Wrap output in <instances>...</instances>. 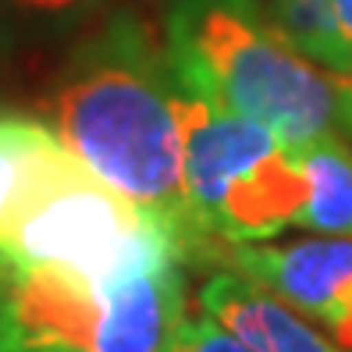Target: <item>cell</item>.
I'll return each mask as SVG.
<instances>
[{"instance_id": "cell-1", "label": "cell", "mask_w": 352, "mask_h": 352, "mask_svg": "<svg viewBox=\"0 0 352 352\" xmlns=\"http://www.w3.org/2000/svg\"><path fill=\"white\" fill-rule=\"evenodd\" d=\"M168 50L135 18L118 14L82 50L47 103L50 129L93 175L135 206L182 228V121Z\"/></svg>"}, {"instance_id": "cell-2", "label": "cell", "mask_w": 352, "mask_h": 352, "mask_svg": "<svg viewBox=\"0 0 352 352\" xmlns=\"http://www.w3.org/2000/svg\"><path fill=\"white\" fill-rule=\"evenodd\" d=\"M164 50L182 93L263 121L288 150L342 121V82L309 65L256 0H175Z\"/></svg>"}, {"instance_id": "cell-3", "label": "cell", "mask_w": 352, "mask_h": 352, "mask_svg": "<svg viewBox=\"0 0 352 352\" xmlns=\"http://www.w3.org/2000/svg\"><path fill=\"white\" fill-rule=\"evenodd\" d=\"M182 245L178 224L111 189L65 146V139L0 221V253L11 267H57L93 292L135 263Z\"/></svg>"}, {"instance_id": "cell-4", "label": "cell", "mask_w": 352, "mask_h": 352, "mask_svg": "<svg viewBox=\"0 0 352 352\" xmlns=\"http://www.w3.org/2000/svg\"><path fill=\"white\" fill-rule=\"evenodd\" d=\"M182 121V185L189 242L214 235L228 196L256 175L285 142L263 125L221 103L178 89Z\"/></svg>"}, {"instance_id": "cell-5", "label": "cell", "mask_w": 352, "mask_h": 352, "mask_svg": "<svg viewBox=\"0 0 352 352\" xmlns=\"http://www.w3.org/2000/svg\"><path fill=\"white\" fill-rule=\"evenodd\" d=\"M100 296L57 267H11L0 288V352H89Z\"/></svg>"}, {"instance_id": "cell-6", "label": "cell", "mask_w": 352, "mask_h": 352, "mask_svg": "<svg viewBox=\"0 0 352 352\" xmlns=\"http://www.w3.org/2000/svg\"><path fill=\"white\" fill-rule=\"evenodd\" d=\"M235 267L288 306L335 327L352 309V235L302 239L288 245L235 242Z\"/></svg>"}, {"instance_id": "cell-7", "label": "cell", "mask_w": 352, "mask_h": 352, "mask_svg": "<svg viewBox=\"0 0 352 352\" xmlns=\"http://www.w3.org/2000/svg\"><path fill=\"white\" fill-rule=\"evenodd\" d=\"M96 296L100 324L89 352H175L185 324L182 250L135 263Z\"/></svg>"}, {"instance_id": "cell-8", "label": "cell", "mask_w": 352, "mask_h": 352, "mask_svg": "<svg viewBox=\"0 0 352 352\" xmlns=\"http://www.w3.org/2000/svg\"><path fill=\"white\" fill-rule=\"evenodd\" d=\"M203 309L239 335L253 352H338L292 306L245 274H214L199 292Z\"/></svg>"}, {"instance_id": "cell-9", "label": "cell", "mask_w": 352, "mask_h": 352, "mask_svg": "<svg viewBox=\"0 0 352 352\" xmlns=\"http://www.w3.org/2000/svg\"><path fill=\"white\" fill-rule=\"evenodd\" d=\"M296 157L309 185L296 224L324 235H352V153L327 132L299 146Z\"/></svg>"}, {"instance_id": "cell-10", "label": "cell", "mask_w": 352, "mask_h": 352, "mask_svg": "<svg viewBox=\"0 0 352 352\" xmlns=\"http://www.w3.org/2000/svg\"><path fill=\"white\" fill-rule=\"evenodd\" d=\"M274 22L309 60L335 75L352 72V50L345 43L335 0H274Z\"/></svg>"}, {"instance_id": "cell-11", "label": "cell", "mask_w": 352, "mask_h": 352, "mask_svg": "<svg viewBox=\"0 0 352 352\" xmlns=\"http://www.w3.org/2000/svg\"><path fill=\"white\" fill-rule=\"evenodd\" d=\"M57 146L60 135L43 121L25 114H0V221Z\"/></svg>"}, {"instance_id": "cell-12", "label": "cell", "mask_w": 352, "mask_h": 352, "mask_svg": "<svg viewBox=\"0 0 352 352\" xmlns=\"http://www.w3.org/2000/svg\"><path fill=\"white\" fill-rule=\"evenodd\" d=\"M175 352H253V349L214 317H196V320L185 317Z\"/></svg>"}, {"instance_id": "cell-13", "label": "cell", "mask_w": 352, "mask_h": 352, "mask_svg": "<svg viewBox=\"0 0 352 352\" xmlns=\"http://www.w3.org/2000/svg\"><path fill=\"white\" fill-rule=\"evenodd\" d=\"M29 11H43V14H65V11H78L86 8L89 0H18Z\"/></svg>"}, {"instance_id": "cell-14", "label": "cell", "mask_w": 352, "mask_h": 352, "mask_svg": "<svg viewBox=\"0 0 352 352\" xmlns=\"http://www.w3.org/2000/svg\"><path fill=\"white\" fill-rule=\"evenodd\" d=\"M335 11H338V22H342V32H345V43L352 50V0H335Z\"/></svg>"}, {"instance_id": "cell-15", "label": "cell", "mask_w": 352, "mask_h": 352, "mask_svg": "<svg viewBox=\"0 0 352 352\" xmlns=\"http://www.w3.org/2000/svg\"><path fill=\"white\" fill-rule=\"evenodd\" d=\"M8 274H11V263H8V256H4V253H0V288H4Z\"/></svg>"}]
</instances>
